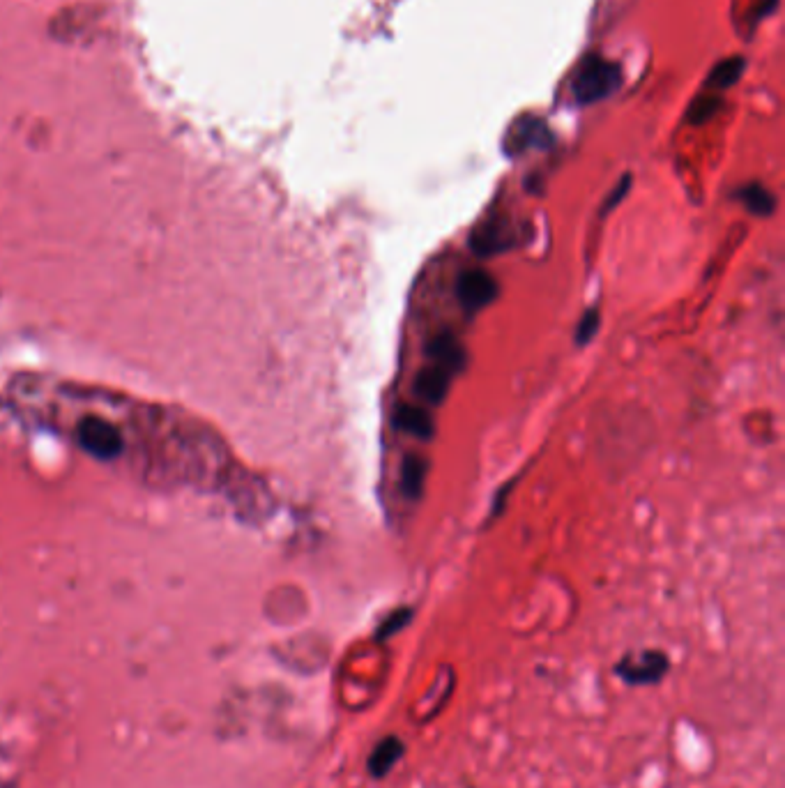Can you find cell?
<instances>
[{"instance_id": "obj_1", "label": "cell", "mask_w": 785, "mask_h": 788, "mask_svg": "<svg viewBox=\"0 0 785 788\" xmlns=\"http://www.w3.org/2000/svg\"><path fill=\"white\" fill-rule=\"evenodd\" d=\"M622 86L620 65L592 53L576 67L571 77V95L578 104H594L611 97Z\"/></svg>"}, {"instance_id": "obj_2", "label": "cell", "mask_w": 785, "mask_h": 788, "mask_svg": "<svg viewBox=\"0 0 785 788\" xmlns=\"http://www.w3.org/2000/svg\"><path fill=\"white\" fill-rule=\"evenodd\" d=\"M456 295H459L463 309L475 314L479 309L489 307L491 302L498 298V282H495V277L484 268H468L459 275Z\"/></svg>"}, {"instance_id": "obj_3", "label": "cell", "mask_w": 785, "mask_h": 788, "mask_svg": "<svg viewBox=\"0 0 785 788\" xmlns=\"http://www.w3.org/2000/svg\"><path fill=\"white\" fill-rule=\"evenodd\" d=\"M668 657L659 650H645V653L622 659L617 664V673L629 685H654L668 673Z\"/></svg>"}, {"instance_id": "obj_4", "label": "cell", "mask_w": 785, "mask_h": 788, "mask_svg": "<svg viewBox=\"0 0 785 788\" xmlns=\"http://www.w3.org/2000/svg\"><path fill=\"white\" fill-rule=\"evenodd\" d=\"M79 443L97 459H111L123 450L120 431L102 418H86L79 424Z\"/></svg>"}, {"instance_id": "obj_5", "label": "cell", "mask_w": 785, "mask_h": 788, "mask_svg": "<svg viewBox=\"0 0 785 788\" xmlns=\"http://www.w3.org/2000/svg\"><path fill=\"white\" fill-rule=\"evenodd\" d=\"M548 143H551L548 127L539 118L525 116L507 134V153L518 155L530 148H548Z\"/></svg>"}, {"instance_id": "obj_6", "label": "cell", "mask_w": 785, "mask_h": 788, "mask_svg": "<svg viewBox=\"0 0 785 788\" xmlns=\"http://www.w3.org/2000/svg\"><path fill=\"white\" fill-rule=\"evenodd\" d=\"M512 245V236H509V226L498 219H491L482 226H477L470 236V249L477 256H493L509 249Z\"/></svg>"}, {"instance_id": "obj_7", "label": "cell", "mask_w": 785, "mask_h": 788, "mask_svg": "<svg viewBox=\"0 0 785 788\" xmlns=\"http://www.w3.org/2000/svg\"><path fill=\"white\" fill-rule=\"evenodd\" d=\"M449 383H452V371L442 369L438 365H431L422 369L415 378V394L426 404H442L449 392Z\"/></svg>"}, {"instance_id": "obj_8", "label": "cell", "mask_w": 785, "mask_h": 788, "mask_svg": "<svg viewBox=\"0 0 785 788\" xmlns=\"http://www.w3.org/2000/svg\"><path fill=\"white\" fill-rule=\"evenodd\" d=\"M394 424L396 429L406 431V434L419 438V441H431L433 431H436V424H433L431 415L413 404H401L396 408Z\"/></svg>"}, {"instance_id": "obj_9", "label": "cell", "mask_w": 785, "mask_h": 788, "mask_svg": "<svg viewBox=\"0 0 785 788\" xmlns=\"http://www.w3.org/2000/svg\"><path fill=\"white\" fill-rule=\"evenodd\" d=\"M426 353H429V358L436 360L438 367L447 371H459L466 367L468 362L466 348L459 344V339L449 335V332H442L440 337L433 339L429 348H426Z\"/></svg>"}, {"instance_id": "obj_10", "label": "cell", "mask_w": 785, "mask_h": 788, "mask_svg": "<svg viewBox=\"0 0 785 788\" xmlns=\"http://www.w3.org/2000/svg\"><path fill=\"white\" fill-rule=\"evenodd\" d=\"M403 740L396 738V736H387L378 742L376 747H373V752L369 756V763L367 768L371 772V777L376 779H383L392 772V768L396 763L401 761L403 756Z\"/></svg>"}, {"instance_id": "obj_11", "label": "cell", "mask_w": 785, "mask_h": 788, "mask_svg": "<svg viewBox=\"0 0 785 788\" xmlns=\"http://www.w3.org/2000/svg\"><path fill=\"white\" fill-rule=\"evenodd\" d=\"M744 70H746V60L742 56L721 60L719 65L712 67L710 77H707V81H705V90L719 95L721 90H728L730 86H735V83L742 79Z\"/></svg>"}, {"instance_id": "obj_12", "label": "cell", "mask_w": 785, "mask_h": 788, "mask_svg": "<svg viewBox=\"0 0 785 788\" xmlns=\"http://www.w3.org/2000/svg\"><path fill=\"white\" fill-rule=\"evenodd\" d=\"M426 461L419 454H408L401 464V491L410 500H417L422 496V487L426 480Z\"/></svg>"}, {"instance_id": "obj_13", "label": "cell", "mask_w": 785, "mask_h": 788, "mask_svg": "<svg viewBox=\"0 0 785 788\" xmlns=\"http://www.w3.org/2000/svg\"><path fill=\"white\" fill-rule=\"evenodd\" d=\"M737 199L744 203V208H746V210L753 212V215H758V217L772 215L774 208H776L774 194L769 192L767 187H762V185H758V183H751V185L739 187Z\"/></svg>"}, {"instance_id": "obj_14", "label": "cell", "mask_w": 785, "mask_h": 788, "mask_svg": "<svg viewBox=\"0 0 785 788\" xmlns=\"http://www.w3.org/2000/svg\"><path fill=\"white\" fill-rule=\"evenodd\" d=\"M719 106H721V97L716 93H710V90H705V93L700 95L698 100H693V104L689 106L687 120L693 125H703L716 116Z\"/></svg>"}, {"instance_id": "obj_15", "label": "cell", "mask_w": 785, "mask_h": 788, "mask_svg": "<svg viewBox=\"0 0 785 788\" xmlns=\"http://www.w3.org/2000/svg\"><path fill=\"white\" fill-rule=\"evenodd\" d=\"M410 620H413V609H396V611H392L390 616H387L383 623H380L378 632H376V639L378 641H387L396 632H401L403 627L410 623Z\"/></svg>"}, {"instance_id": "obj_16", "label": "cell", "mask_w": 785, "mask_h": 788, "mask_svg": "<svg viewBox=\"0 0 785 788\" xmlns=\"http://www.w3.org/2000/svg\"><path fill=\"white\" fill-rule=\"evenodd\" d=\"M599 325H601V316H599V309L597 307H590L588 312L581 316V321H578V328H576V344L578 346H585L590 344V339L597 335L599 332Z\"/></svg>"}, {"instance_id": "obj_17", "label": "cell", "mask_w": 785, "mask_h": 788, "mask_svg": "<svg viewBox=\"0 0 785 788\" xmlns=\"http://www.w3.org/2000/svg\"><path fill=\"white\" fill-rule=\"evenodd\" d=\"M629 185H631V178L629 176H624L622 178V183H617L615 185V189H613V194L608 196L606 199V206H604V212H608V210H613L617 203H620L622 199H624V194H627V189H629Z\"/></svg>"}, {"instance_id": "obj_18", "label": "cell", "mask_w": 785, "mask_h": 788, "mask_svg": "<svg viewBox=\"0 0 785 788\" xmlns=\"http://www.w3.org/2000/svg\"><path fill=\"white\" fill-rule=\"evenodd\" d=\"M776 3H779V0H769V5H772V7H774ZM765 10H767V14H769V7H767V0H765V5H762V10H760V14H765Z\"/></svg>"}]
</instances>
